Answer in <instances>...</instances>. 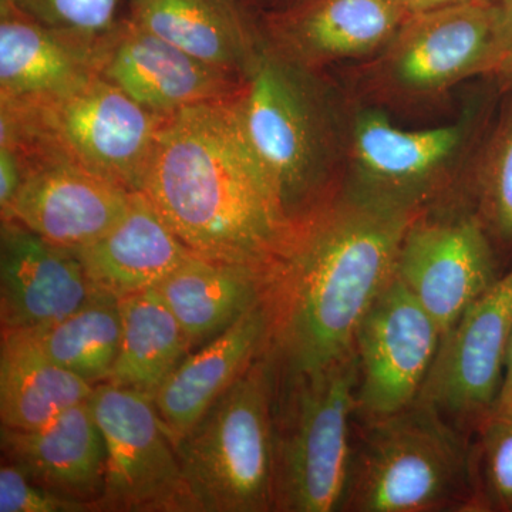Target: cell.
<instances>
[{
	"instance_id": "6da1fadb",
	"label": "cell",
	"mask_w": 512,
	"mask_h": 512,
	"mask_svg": "<svg viewBox=\"0 0 512 512\" xmlns=\"http://www.w3.org/2000/svg\"><path fill=\"white\" fill-rule=\"evenodd\" d=\"M424 211L343 183L293 228L265 296L279 370L308 372L355 352L360 322L396 276L404 235Z\"/></svg>"
},
{
	"instance_id": "7a4b0ae2",
	"label": "cell",
	"mask_w": 512,
	"mask_h": 512,
	"mask_svg": "<svg viewBox=\"0 0 512 512\" xmlns=\"http://www.w3.org/2000/svg\"><path fill=\"white\" fill-rule=\"evenodd\" d=\"M234 99L168 116L140 191L195 255L271 274L293 227L245 136Z\"/></svg>"
},
{
	"instance_id": "3957f363",
	"label": "cell",
	"mask_w": 512,
	"mask_h": 512,
	"mask_svg": "<svg viewBox=\"0 0 512 512\" xmlns=\"http://www.w3.org/2000/svg\"><path fill=\"white\" fill-rule=\"evenodd\" d=\"M239 121L293 228L345 183L348 123L316 70L262 37L234 99Z\"/></svg>"
},
{
	"instance_id": "277c9868",
	"label": "cell",
	"mask_w": 512,
	"mask_h": 512,
	"mask_svg": "<svg viewBox=\"0 0 512 512\" xmlns=\"http://www.w3.org/2000/svg\"><path fill=\"white\" fill-rule=\"evenodd\" d=\"M343 512H483L474 436L417 400L355 421Z\"/></svg>"
},
{
	"instance_id": "5b68a950",
	"label": "cell",
	"mask_w": 512,
	"mask_h": 512,
	"mask_svg": "<svg viewBox=\"0 0 512 512\" xmlns=\"http://www.w3.org/2000/svg\"><path fill=\"white\" fill-rule=\"evenodd\" d=\"M357 383L355 352L308 372H284L275 366V511L342 510L352 458Z\"/></svg>"
},
{
	"instance_id": "8992f818",
	"label": "cell",
	"mask_w": 512,
	"mask_h": 512,
	"mask_svg": "<svg viewBox=\"0 0 512 512\" xmlns=\"http://www.w3.org/2000/svg\"><path fill=\"white\" fill-rule=\"evenodd\" d=\"M167 117L140 106L99 74L45 99L0 103V143L36 144L140 191Z\"/></svg>"
},
{
	"instance_id": "52a82bcc",
	"label": "cell",
	"mask_w": 512,
	"mask_h": 512,
	"mask_svg": "<svg viewBox=\"0 0 512 512\" xmlns=\"http://www.w3.org/2000/svg\"><path fill=\"white\" fill-rule=\"evenodd\" d=\"M268 348L175 443L198 512L275 511Z\"/></svg>"
},
{
	"instance_id": "ba28073f",
	"label": "cell",
	"mask_w": 512,
	"mask_h": 512,
	"mask_svg": "<svg viewBox=\"0 0 512 512\" xmlns=\"http://www.w3.org/2000/svg\"><path fill=\"white\" fill-rule=\"evenodd\" d=\"M498 64L491 0L414 13L362 67L363 87L382 103H429Z\"/></svg>"
},
{
	"instance_id": "9c48e42d",
	"label": "cell",
	"mask_w": 512,
	"mask_h": 512,
	"mask_svg": "<svg viewBox=\"0 0 512 512\" xmlns=\"http://www.w3.org/2000/svg\"><path fill=\"white\" fill-rule=\"evenodd\" d=\"M106 444L100 511L198 512L177 447L153 399L100 383L90 396Z\"/></svg>"
},
{
	"instance_id": "30bf717a",
	"label": "cell",
	"mask_w": 512,
	"mask_h": 512,
	"mask_svg": "<svg viewBox=\"0 0 512 512\" xmlns=\"http://www.w3.org/2000/svg\"><path fill=\"white\" fill-rule=\"evenodd\" d=\"M470 133L463 120L404 130L382 110L363 107L348 127L345 183L379 200L430 210L451 185Z\"/></svg>"
},
{
	"instance_id": "8fae6325",
	"label": "cell",
	"mask_w": 512,
	"mask_h": 512,
	"mask_svg": "<svg viewBox=\"0 0 512 512\" xmlns=\"http://www.w3.org/2000/svg\"><path fill=\"white\" fill-rule=\"evenodd\" d=\"M498 254L474 210L420 214L404 235L396 276L443 336L497 281Z\"/></svg>"
},
{
	"instance_id": "7c38bea8",
	"label": "cell",
	"mask_w": 512,
	"mask_h": 512,
	"mask_svg": "<svg viewBox=\"0 0 512 512\" xmlns=\"http://www.w3.org/2000/svg\"><path fill=\"white\" fill-rule=\"evenodd\" d=\"M511 335L512 268L443 336L420 402L474 436L497 403Z\"/></svg>"
},
{
	"instance_id": "4fadbf2b",
	"label": "cell",
	"mask_w": 512,
	"mask_h": 512,
	"mask_svg": "<svg viewBox=\"0 0 512 512\" xmlns=\"http://www.w3.org/2000/svg\"><path fill=\"white\" fill-rule=\"evenodd\" d=\"M441 339L436 320L394 276L356 332V420L380 419L416 403Z\"/></svg>"
},
{
	"instance_id": "5bb4252c",
	"label": "cell",
	"mask_w": 512,
	"mask_h": 512,
	"mask_svg": "<svg viewBox=\"0 0 512 512\" xmlns=\"http://www.w3.org/2000/svg\"><path fill=\"white\" fill-rule=\"evenodd\" d=\"M15 151L22 184L2 221H18L59 247L79 251L123 217L131 194L69 158L30 143H0Z\"/></svg>"
},
{
	"instance_id": "9a60e30c",
	"label": "cell",
	"mask_w": 512,
	"mask_h": 512,
	"mask_svg": "<svg viewBox=\"0 0 512 512\" xmlns=\"http://www.w3.org/2000/svg\"><path fill=\"white\" fill-rule=\"evenodd\" d=\"M409 16L402 0H295L266 13L258 25L276 52L323 72L379 55Z\"/></svg>"
},
{
	"instance_id": "2e32d148",
	"label": "cell",
	"mask_w": 512,
	"mask_h": 512,
	"mask_svg": "<svg viewBox=\"0 0 512 512\" xmlns=\"http://www.w3.org/2000/svg\"><path fill=\"white\" fill-rule=\"evenodd\" d=\"M101 76L163 116L238 96L242 76L195 59L127 16L110 33Z\"/></svg>"
},
{
	"instance_id": "e0dca14e",
	"label": "cell",
	"mask_w": 512,
	"mask_h": 512,
	"mask_svg": "<svg viewBox=\"0 0 512 512\" xmlns=\"http://www.w3.org/2000/svg\"><path fill=\"white\" fill-rule=\"evenodd\" d=\"M97 293L79 256L18 221L0 228V323L2 330L55 325Z\"/></svg>"
},
{
	"instance_id": "ac0fdd59",
	"label": "cell",
	"mask_w": 512,
	"mask_h": 512,
	"mask_svg": "<svg viewBox=\"0 0 512 512\" xmlns=\"http://www.w3.org/2000/svg\"><path fill=\"white\" fill-rule=\"evenodd\" d=\"M110 33L53 28L0 0V103L45 99L99 76Z\"/></svg>"
},
{
	"instance_id": "d6986e66",
	"label": "cell",
	"mask_w": 512,
	"mask_h": 512,
	"mask_svg": "<svg viewBox=\"0 0 512 512\" xmlns=\"http://www.w3.org/2000/svg\"><path fill=\"white\" fill-rule=\"evenodd\" d=\"M2 460L53 493L100 512L106 490V444L90 399L33 430L0 427Z\"/></svg>"
},
{
	"instance_id": "ffe728a7",
	"label": "cell",
	"mask_w": 512,
	"mask_h": 512,
	"mask_svg": "<svg viewBox=\"0 0 512 512\" xmlns=\"http://www.w3.org/2000/svg\"><path fill=\"white\" fill-rule=\"evenodd\" d=\"M271 316L265 299L207 345L192 350L154 397L174 444L265 352Z\"/></svg>"
},
{
	"instance_id": "44dd1931",
	"label": "cell",
	"mask_w": 512,
	"mask_h": 512,
	"mask_svg": "<svg viewBox=\"0 0 512 512\" xmlns=\"http://www.w3.org/2000/svg\"><path fill=\"white\" fill-rule=\"evenodd\" d=\"M74 252L94 289L117 299L156 288L194 255L141 191L110 231Z\"/></svg>"
},
{
	"instance_id": "7402d4cb",
	"label": "cell",
	"mask_w": 512,
	"mask_h": 512,
	"mask_svg": "<svg viewBox=\"0 0 512 512\" xmlns=\"http://www.w3.org/2000/svg\"><path fill=\"white\" fill-rule=\"evenodd\" d=\"M127 18L195 59L244 77L262 35L235 0H128Z\"/></svg>"
},
{
	"instance_id": "603a6c76",
	"label": "cell",
	"mask_w": 512,
	"mask_h": 512,
	"mask_svg": "<svg viewBox=\"0 0 512 512\" xmlns=\"http://www.w3.org/2000/svg\"><path fill=\"white\" fill-rule=\"evenodd\" d=\"M268 285L269 274L262 269L194 254L154 289L195 350L264 301Z\"/></svg>"
},
{
	"instance_id": "cb8c5ba5",
	"label": "cell",
	"mask_w": 512,
	"mask_h": 512,
	"mask_svg": "<svg viewBox=\"0 0 512 512\" xmlns=\"http://www.w3.org/2000/svg\"><path fill=\"white\" fill-rule=\"evenodd\" d=\"M93 384L56 365L29 330H2L0 421L3 427L33 430L64 410L90 399Z\"/></svg>"
},
{
	"instance_id": "d4e9b609",
	"label": "cell",
	"mask_w": 512,
	"mask_h": 512,
	"mask_svg": "<svg viewBox=\"0 0 512 512\" xmlns=\"http://www.w3.org/2000/svg\"><path fill=\"white\" fill-rule=\"evenodd\" d=\"M119 355L106 383L154 400L165 380L192 352L180 322L156 289L119 299Z\"/></svg>"
},
{
	"instance_id": "484cf974",
	"label": "cell",
	"mask_w": 512,
	"mask_h": 512,
	"mask_svg": "<svg viewBox=\"0 0 512 512\" xmlns=\"http://www.w3.org/2000/svg\"><path fill=\"white\" fill-rule=\"evenodd\" d=\"M56 365L93 384L106 383L119 355V299L94 293L76 312L55 325L29 330Z\"/></svg>"
},
{
	"instance_id": "4316f807",
	"label": "cell",
	"mask_w": 512,
	"mask_h": 512,
	"mask_svg": "<svg viewBox=\"0 0 512 512\" xmlns=\"http://www.w3.org/2000/svg\"><path fill=\"white\" fill-rule=\"evenodd\" d=\"M473 194V210L497 254L512 256V103L484 146Z\"/></svg>"
},
{
	"instance_id": "83f0119b",
	"label": "cell",
	"mask_w": 512,
	"mask_h": 512,
	"mask_svg": "<svg viewBox=\"0 0 512 512\" xmlns=\"http://www.w3.org/2000/svg\"><path fill=\"white\" fill-rule=\"evenodd\" d=\"M484 511L512 512V413L491 412L474 433Z\"/></svg>"
},
{
	"instance_id": "f1b7e54d",
	"label": "cell",
	"mask_w": 512,
	"mask_h": 512,
	"mask_svg": "<svg viewBox=\"0 0 512 512\" xmlns=\"http://www.w3.org/2000/svg\"><path fill=\"white\" fill-rule=\"evenodd\" d=\"M23 12L53 26L89 37L109 35L128 0H13Z\"/></svg>"
},
{
	"instance_id": "f546056e",
	"label": "cell",
	"mask_w": 512,
	"mask_h": 512,
	"mask_svg": "<svg viewBox=\"0 0 512 512\" xmlns=\"http://www.w3.org/2000/svg\"><path fill=\"white\" fill-rule=\"evenodd\" d=\"M3 461V460H2ZM0 512H96L92 504L70 500L33 483L8 461L0 467Z\"/></svg>"
},
{
	"instance_id": "4dcf8cb0",
	"label": "cell",
	"mask_w": 512,
	"mask_h": 512,
	"mask_svg": "<svg viewBox=\"0 0 512 512\" xmlns=\"http://www.w3.org/2000/svg\"><path fill=\"white\" fill-rule=\"evenodd\" d=\"M22 184V167L15 151L0 146V214H8Z\"/></svg>"
},
{
	"instance_id": "1f68e13d",
	"label": "cell",
	"mask_w": 512,
	"mask_h": 512,
	"mask_svg": "<svg viewBox=\"0 0 512 512\" xmlns=\"http://www.w3.org/2000/svg\"><path fill=\"white\" fill-rule=\"evenodd\" d=\"M494 12L495 42L498 63L512 55V0H491ZM497 67V66H495Z\"/></svg>"
},
{
	"instance_id": "d6a6232c",
	"label": "cell",
	"mask_w": 512,
	"mask_h": 512,
	"mask_svg": "<svg viewBox=\"0 0 512 512\" xmlns=\"http://www.w3.org/2000/svg\"><path fill=\"white\" fill-rule=\"evenodd\" d=\"M493 412L512 413V335L508 343L507 357H505L503 384H501Z\"/></svg>"
},
{
	"instance_id": "836d02e7",
	"label": "cell",
	"mask_w": 512,
	"mask_h": 512,
	"mask_svg": "<svg viewBox=\"0 0 512 512\" xmlns=\"http://www.w3.org/2000/svg\"><path fill=\"white\" fill-rule=\"evenodd\" d=\"M402 2L409 10L410 15H414V13L446 8V6L457 5V3L468 2V0H402Z\"/></svg>"
},
{
	"instance_id": "e575fe53",
	"label": "cell",
	"mask_w": 512,
	"mask_h": 512,
	"mask_svg": "<svg viewBox=\"0 0 512 512\" xmlns=\"http://www.w3.org/2000/svg\"><path fill=\"white\" fill-rule=\"evenodd\" d=\"M491 76L497 80L498 86L503 90H512V55L505 56L495 67Z\"/></svg>"
},
{
	"instance_id": "d590c367",
	"label": "cell",
	"mask_w": 512,
	"mask_h": 512,
	"mask_svg": "<svg viewBox=\"0 0 512 512\" xmlns=\"http://www.w3.org/2000/svg\"><path fill=\"white\" fill-rule=\"evenodd\" d=\"M235 2H238L239 5L245 6V8H248L249 3H251V0H235Z\"/></svg>"
}]
</instances>
